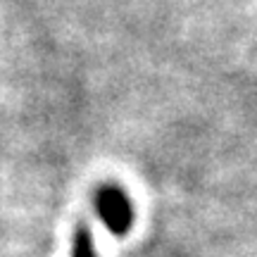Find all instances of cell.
<instances>
[{
  "label": "cell",
  "mask_w": 257,
  "mask_h": 257,
  "mask_svg": "<svg viewBox=\"0 0 257 257\" xmlns=\"http://www.w3.org/2000/svg\"><path fill=\"white\" fill-rule=\"evenodd\" d=\"M93 207L112 236H126L134 226V205L114 184H102L93 193Z\"/></svg>",
  "instance_id": "cell-1"
},
{
  "label": "cell",
  "mask_w": 257,
  "mask_h": 257,
  "mask_svg": "<svg viewBox=\"0 0 257 257\" xmlns=\"http://www.w3.org/2000/svg\"><path fill=\"white\" fill-rule=\"evenodd\" d=\"M69 257H98V248H95V238H93L91 229L86 224H76V229L72 233V250Z\"/></svg>",
  "instance_id": "cell-2"
}]
</instances>
